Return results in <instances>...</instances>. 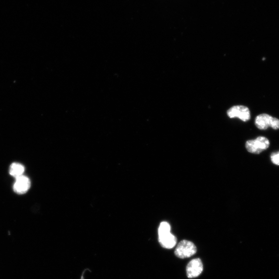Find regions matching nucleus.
Wrapping results in <instances>:
<instances>
[{"label": "nucleus", "mask_w": 279, "mask_h": 279, "mask_svg": "<svg viewBox=\"0 0 279 279\" xmlns=\"http://www.w3.org/2000/svg\"><path fill=\"white\" fill-rule=\"evenodd\" d=\"M25 167L23 165L18 163H14L10 165L9 173L16 179L23 175Z\"/></svg>", "instance_id": "8"}, {"label": "nucleus", "mask_w": 279, "mask_h": 279, "mask_svg": "<svg viewBox=\"0 0 279 279\" xmlns=\"http://www.w3.org/2000/svg\"><path fill=\"white\" fill-rule=\"evenodd\" d=\"M197 251L195 245L191 242L183 240L178 245L175 254L181 258H188L195 254Z\"/></svg>", "instance_id": "4"}, {"label": "nucleus", "mask_w": 279, "mask_h": 279, "mask_svg": "<svg viewBox=\"0 0 279 279\" xmlns=\"http://www.w3.org/2000/svg\"><path fill=\"white\" fill-rule=\"evenodd\" d=\"M255 124L256 127L260 130H266L269 127L275 130L279 129V120L267 114H261L257 116Z\"/></svg>", "instance_id": "2"}, {"label": "nucleus", "mask_w": 279, "mask_h": 279, "mask_svg": "<svg viewBox=\"0 0 279 279\" xmlns=\"http://www.w3.org/2000/svg\"><path fill=\"white\" fill-rule=\"evenodd\" d=\"M203 271V265L200 258L191 260L186 267V273L189 278H194L200 276Z\"/></svg>", "instance_id": "6"}, {"label": "nucleus", "mask_w": 279, "mask_h": 279, "mask_svg": "<svg viewBox=\"0 0 279 279\" xmlns=\"http://www.w3.org/2000/svg\"><path fill=\"white\" fill-rule=\"evenodd\" d=\"M271 160L274 164L279 165V152L272 154Z\"/></svg>", "instance_id": "9"}, {"label": "nucleus", "mask_w": 279, "mask_h": 279, "mask_svg": "<svg viewBox=\"0 0 279 279\" xmlns=\"http://www.w3.org/2000/svg\"><path fill=\"white\" fill-rule=\"evenodd\" d=\"M270 141L264 137H259L255 140H248L246 143V148L251 153L259 154L270 147Z\"/></svg>", "instance_id": "3"}, {"label": "nucleus", "mask_w": 279, "mask_h": 279, "mask_svg": "<svg viewBox=\"0 0 279 279\" xmlns=\"http://www.w3.org/2000/svg\"><path fill=\"white\" fill-rule=\"evenodd\" d=\"M31 182L28 178L22 175L16 179L14 185V190L18 194L26 193L30 188Z\"/></svg>", "instance_id": "7"}, {"label": "nucleus", "mask_w": 279, "mask_h": 279, "mask_svg": "<svg viewBox=\"0 0 279 279\" xmlns=\"http://www.w3.org/2000/svg\"><path fill=\"white\" fill-rule=\"evenodd\" d=\"M227 115L230 119L238 118L243 122H247L251 119L249 109L242 105L234 106L231 107L227 110Z\"/></svg>", "instance_id": "5"}, {"label": "nucleus", "mask_w": 279, "mask_h": 279, "mask_svg": "<svg viewBox=\"0 0 279 279\" xmlns=\"http://www.w3.org/2000/svg\"><path fill=\"white\" fill-rule=\"evenodd\" d=\"M159 242L166 249H172L177 243L176 237L171 233V226L167 222L160 223L158 229Z\"/></svg>", "instance_id": "1"}]
</instances>
